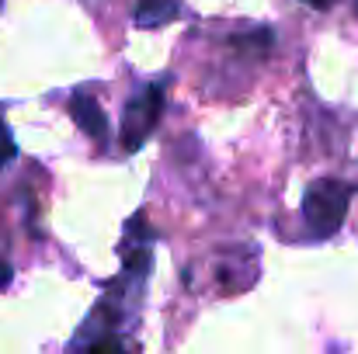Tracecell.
Listing matches in <instances>:
<instances>
[{
	"instance_id": "cell-1",
	"label": "cell",
	"mask_w": 358,
	"mask_h": 354,
	"mask_svg": "<svg viewBox=\"0 0 358 354\" xmlns=\"http://www.w3.org/2000/svg\"><path fill=\"white\" fill-rule=\"evenodd\" d=\"M348 205H352V188L345 181H338V177L313 181L303 195V223H306L310 236H317V239L334 236L348 216Z\"/></svg>"
},
{
	"instance_id": "cell-2",
	"label": "cell",
	"mask_w": 358,
	"mask_h": 354,
	"mask_svg": "<svg viewBox=\"0 0 358 354\" xmlns=\"http://www.w3.org/2000/svg\"><path fill=\"white\" fill-rule=\"evenodd\" d=\"M164 115V84H146L122 112V149L136 153Z\"/></svg>"
},
{
	"instance_id": "cell-3",
	"label": "cell",
	"mask_w": 358,
	"mask_h": 354,
	"mask_svg": "<svg viewBox=\"0 0 358 354\" xmlns=\"http://www.w3.org/2000/svg\"><path fill=\"white\" fill-rule=\"evenodd\" d=\"M70 115H73V121L91 135V139H105V132H108V118H105V112H101V105L91 98V94H73L70 98Z\"/></svg>"
},
{
	"instance_id": "cell-4",
	"label": "cell",
	"mask_w": 358,
	"mask_h": 354,
	"mask_svg": "<svg viewBox=\"0 0 358 354\" xmlns=\"http://www.w3.org/2000/svg\"><path fill=\"white\" fill-rule=\"evenodd\" d=\"M178 14H181V3H178V0H139V3H136V24H139V28L171 24Z\"/></svg>"
},
{
	"instance_id": "cell-5",
	"label": "cell",
	"mask_w": 358,
	"mask_h": 354,
	"mask_svg": "<svg viewBox=\"0 0 358 354\" xmlns=\"http://www.w3.org/2000/svg\"><path fill=\"white\" fill-rule=\"evenodd\" d=\"M73 354H125V344L112 330H98V334H87L80 344H73Z\"/></svg>"
},
{
	"instance_id": "cell-6",
	"label": "cell",
	"mask_w": 358,
	"mask_h": 354,
	"mask_svg": "<svg viewBox=\"0 0 358 354\" xmlns=\"http://www.w3.org/2000/svg\"><path fill=\"white\" fill-rule=\"evenodd\" d=\"M14 153H17V146H14V135H10L7 121H3V115H0V167H7V163L14 160Z\"/></svg>"
},
{
	"instance_id": "cell-7",
	"label": "cell",
	"mask_w": 358,
	"mask_h": 354,
	"mask_svg": "<svg viewBox=\"0 0 358 354\" xmlns=\"http://www.w3.org/2000/svg\"><path fill=\"white\" fill-rule=\"evenodd\" d=\"M10 278H14V271H10V264L7 260H0V292L10 285Z\"/></svg>"
},
{
	"instance_id": "cell-8",
	"label": "cell",
	"mask_w": 358,
	"mask_h": 354,
	"mask_svg": "<svg viewBox=\"0 0 358 354\" xmlns=\"http://www.w3.org/2000/svg\"><path fill=\"white\" fill-rule=\"evenodd\" d=\"M303 3H310V7H317V10H327L334 0H303Z\"/></svg>"
}]
</instances>
